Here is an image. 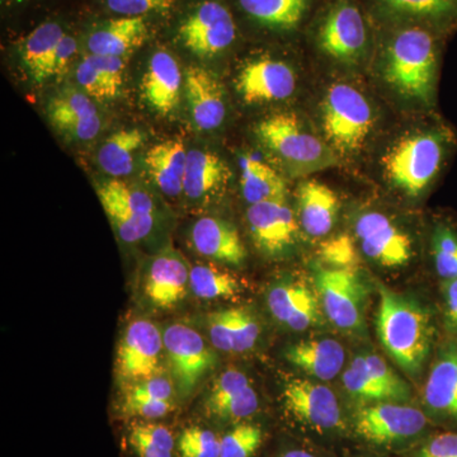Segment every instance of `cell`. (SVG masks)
<instances>
[{
    "label": "cell",
    "mask_w": 457,
    "mask_h": 457,
    "mask_svg": "<svg viewBox=\"0 0 457 457\" xmlns=\"http://www.w3.org/2000/svg\"><path fill=\"white\" fill-rule=\"evenodd\" d=\"M376 332L385 352L408 375L417 378L431 352V312L416 297L378 284Z\"/></svg>",
    "instance_id": "1"
},
{
    "label": "cell",
    "mask_w": 457,
    "mask_h": 457,
    "mask_svg": "<svg viewBox=\"0 0 457 457\" xmlns=\"http://www.w3.org/2000/svg\"><path fill=\"white\" fill-rule=\"evenodd\" d=\"M437 45L422 27L400 29L387 42L383 60L385 82L402 97L429 104L435 96Z\"/></svg>",
    "instance_id": "2"
},
{
    "label": "cell",
    "mask_w": 457,
    "mask_h": 457,
    "mask_svg": "<svg viewBox=\"0 0 457 457\" xmlns=\"http://www.w3.org/2000/svg\"><path fill=\"white\" fill-rule=\"evenodd\" d=\"M254 132L291 177L311 176L338 164L335 149L306 130L296 114H272L258 122Z\"/></svg>",
    "instance_id": "3"
},
{
    "label": "cell",
    "mask_w": 457,
    "mask_h": 457,
    "mask_svg": "<svg viewBox=\"0 0 457 457\" xmlns=\"http://www.w3.org/2000/svg\"><path fill=\"white\" fill-rule=\"evenodd\" d=\"M431 420L422 409L407 403L384 402L357 407L350 420V431L375 449L411 451L429 431Z\"/></svg>",
    "instance_id": "4"
},
{
    "label": "cell",
    "mask_w": 457,
    "mask_h": 457,
    "mask_svg": "<svg viewBox=\"0 0 457 457\" xmlns=\"http://www.w3.org/2000/svg\"><path fill=\"white\" fill-rule=\"evenodd\" d=\"M445 139L438 132H416L403 137L385 154V176L411 197L420 196L441 170Z\"/></svg>",
    "instance_id": "5"
},
{
    "label": "cell",
    "mask_w": 457,
    "mask_h": 457,
    "mask_svg": "<svg viewBox=\"0 0 457 457\" xmlns=\"http://www.w3.org/2000/svg\"><path fill=\"white\" fill-rule=\"evenodd\" d=\"M321 120L328 144L343 154H351L368 140L374 126V111L359 89L336 83L324 97Z\"/></svg>",
    "instance_id": "6"
},
{
    "label": "cell",
    "mask_w": 457,
    "mask_h": 457,
    "mask_svg": "<svg viewBox=\"0 0 457 457\" xmlns=\"http://www.w3.org/2000/svg\"><path fill=\"white\" fill-rule=\"evenodd\" d=\"M315 293L328 320L342 332L365 329L368 282L360 269L319 267L314 275Z\"/></svg>",
    "instance_id": "7"
},
{
    "label": "cell",
    "mask_w": 457,
    "mask_h": 457,
    "mask_svg": "<svg viewBox=\"0 0 457 457\" xmlns=\"http://www.w3.org/2000/svg\"><path fill=\"white\" fill-rule=\"evenodd\" d=\"M285 411L297 425L317 435H341L350 431V420L343 413L335 392L324 385L295 378L282 393Z\"/></svg>",
    "instance_id": "8"
},
{
    "label": "cell",
    "mask_w": 457,
    "mask_h": 457,
    "mask_svg": "<svg viewBox=\"0 0 457 457\" xmlns=\"http://www.w3.org/2000/svg\"><path fill=\"white\" fill-rule=\"evenodd\" d=\"M97 194L104 212L120 239L137 243L149 236L154 227V201L143 189L119 179L98 186Z\"/></svg>",
    "instance_id": "9"
},
{
    "label": "cell",
    "mask_w": 457,
    "mask_h": 457,
    "mask_svg": "<svg viewBox=\"0 0 457 457\" xmlns=\"http://www.w3.org/2000/svg\"><path fill=\"white\" fill-rule=\"evenodd\" d=\"M320 50L342 64L360 62L368 50L365 18L352 0H336L318 27Z\"/></svg>",
    "instance_id": "10"
},
{
    "label": "cell",
    "mask_w": 457,
    "mask_h": 457,
    "mask_svg": "<svg viewBox=\"0 0 457 457\" xmlns=\"http://www.w3.org/2000/svg\"><path fill=\"white\" fill-rule=\"evenodd\" d=\"M236 37L233 14L221 3L212 0L201 3L179 29V38L183 46L200 57L224 53Z\"/></svg>",
    "instance_id": "11"
},
{
    "label": "cell",
    "mask_w": 457,
    "mask_h": 457,
    "mask_svg": "<svg viewBox=\"0 0 457 457\" xmlns=\"http://www.w3.org/2000/svg\"><path fill=\"white\" fill-rule=\"evenodd\" d=\"M163 341L174 381L180 393L187 396L212 369L215 362L212 352L196 329L182 323L168 327L163 332Z\"/></svg>",
    "instance_id": "12"
},
{
    "label": "cell",
    "mask_w": 457,
    "mask_h": 457,
    "mask_svg": "<svg viewBox=\"0 0 457 457\" xmlns=\"http://www.w3.org/2000/svg\"><path fill=\"white\" fill-rule=\"evenodd\" d=\"M163 333L153 321L137 319L123 333L117 350V372L125 383H139L159 375Z\"/></svg>",
    "instance_id": "13"
},
{
    "label": "cell",
    "mask_w": 457,
    "mask_h": 457,
    "mask_svg": "<svg viewBox=\"0 0 457 457\" xmlns=\"http://www.w3.org/2000/svg\"><path fill=\"white\" fill-rule=\"evenodd\" d=\"M354 231L363 254L386 269L405 266L413 255L411 237L384 213H362Z\"/></svg>",
    "instance_id": "14"
},
{
    "label": "cell",
    "mask_w": 457,
    "mask_h": 457,
    "mask_svg": "<svg viewBox=\"0 0 457 457\" xmlns=\"http://www.w3.org/2000/svg\"><path fill=\"white\" fill-rule=\"evenodd\" d=\"M246 221L254 245L263 254L279 257L296 243L299 221L286 200L251 204Z\"/></svg>",
    "instance_id": "15"
},
{
    "label": "cell",
    "mask_w": 457,
    "mask_h": 457,
    "mask_svg": "<svg viewBox=\"0 0 457 457\" xmlns=\"http://www.w3.org/2000/svg\"><path fill=\"white\" fill-rule=\"evenodd\" d=\"M423 404L431 422L457 431V341L446 342L438 350L427 378Z\"/></svg>",
    "instance_id": "16"
},
{
    "label": "cell",
    "mask_w": 457,
    "mask_h": 457,
    "mask_svg": "<svg viewBox=\"0 0 457 457\" xmlns=\"http://www.w3.org/2000/svg\"><path fill=\"white\" fill-rule=\"evenodd\" d=\"M236 87L240 97L248 104L284 101L296 89V74L282 60L261 57L243 66Z\"/></svg>",
    "instance_id": "17"
},
{
    "label": "cell",
    "mask_w": 457,
    "mask_h": 457,
    "mask_svg": "<svg viewBox=\"0 0 457 457\" xmlns=\"http://www.w3.org/2000/svg\"><path fill=\"white\" fill-rule=\"evenodd\" d=\"M260 409V400L245 374L228 369L213 383L204 411L207 416L225 423L245 422Z\"/></svg>",
    "instance_id": "18"
},
{
    "label": "cell",
    "mask_w": 457,
    "mask_h": 457,
    "mask_svg": "<svg viewBox=\"0 0 457 457\" xmlns=\"http://www.w3.org/2000/svg\"><path fill=\"white\" fill-rule=\"evenodd\" d=\"M189 273L191 269L182 255L165 251L149 261L143 276V293L155 308H173L185 299Z\"/></svg>",
    "instance_id": "19"
},
{
    "label": "cell",
    "mask_w": 457,
    "mask_h": 457,
    "mask_svg": "<svg viewBox=\"0 0 457 457\" xmlns=\"http://www.w3.org/2000/svg\"><path fill=\"white\" fill-rule=\"evenodd\" d=\"M47 116L57 131L69 139L89 141L102 129L97 107L89 96L75 89H64L50 99Z\"/></svg>",
    "instance_id": "20"
},
{
    "label": "cell",
    "mask_w": 457,
    "mask_h": 457,
    "mask_svg": "<svg viewBox=\"0 0 457 457\" xmlns=\"http://www.w3.org/2000/svg\"><path fill=\"white\" fill-rule=\"evenodd\" d=\"M267 303L273 318L295 332L314 327L320 319L318 295L303 281L273 286L267 295Z\"/></svg>",
    "instance_id": "21"
},
{
    "label": "cell",
    "mask_w": 457,
    "mask_h": 457,
    "mask_svg": "<svg viewBox=\"0 0 457 457\" xmlns=\"http://www.w3.org/2000/svg\"><path fill=\"white\" fill-rule=\"evenodd\" d=\"M185 90L197 128L204 131L220 128L227 107L224 89L218 78L200 66H189L185 73Z\"/></svg>",
    "instance_id": "22"
},
{
    "label": "cell",
    "mask_w": 457,
    "mask_h": 457,
    "mask_svg": "<svg viewBox=\"0 0 457 457\" xmlns=\"http://www.w3.org/2000/svg\"><path fill=\"white\" fill-rule=\"evenodd\" d=\"M183 82L177 60L167 51H156L141 79V95L155 112L167 116L179 106Z\"/></svg>",
    "instance_id": "23"
},
{
    "label": "cell",
    "mask_w": 457,
    "mask_h": 457,
    "mask_svg": "<svg viewBox=\"0 0 457 457\" xmlns=\"http://www.w3.org/2000/svg\"><path fill=\"white\" fill-rule=\"evenodd\" d=\"M191 242L198 254L221 263L240 266L246 258V249L237 228L222 219H198L192 227Z\"/></svg>",
    "instance_id": "24"
},
{
    "label": "cell",
    "mask_w": 457,
    "mask_h": 457,
    "mask_svg": "<svg viewBox=\"0 0 457 457\" xmlns=\"http://www.w3.org/2000/svg\"><path fill=\"white\" fill-rule=\"evenodd\" d=\"M297 221L312 237L328 236L335 228L339 200L336 192L318 180L303 182L296 191Z\"/></svg>",
    "instance_id": "25"
},
{
    "label": "cell",
    "mask_w": 457,
    "mask_h": 457,
    "mask_svg": "<svg viewBox=\"0 0 457 457\" xmlns=\"http://www.w3.org/2000/svg\"><path fill=\"white\" fill-rule=\"evenodd\" d=\"M209 335L213 347L230 353L252 350L261 335V327L248 308H230L209 315Z\"/></svg>",
    "instance_id": "26"
},
{
    "label": "cell",
    "mask_w": 457,
    "mask_h": 457,
    "mask_svg": "<svg viewBox=\"0 0 457 457\" xmlns=\"http://www.w3.org/2000/svg\"><path fill=\"white\" fill-rule=\"evenodd\" d=\"M286 359L305 374L321 381L335 378L345 366V351L336 339H303L285 352Z\"/></svg>",
    "instance_id": "27"
},
{
    "label": "cell",
    "mask_w": 457,
    "mask_h": 457,
    "mask_svg": "<svg viewBox=\"0 0 457 457\" xmlns=\"http://www.w3.org/2000/svg\"><path fill=\"white\" fill-rule=\"evenodd\" d=\"M188 152L180 139L162 141L146 153L145 167L156 187L170 197L183 195Z\"/></svg>",
    "instance_id": "28"
},
{
    "label": "cell",
    "mask_w": 457,
    "mask_h": 457,
    "mask_svg": "<svg viewBox=\"0 0 457 457\" xmlns=\"http://www.w3.org/2000/svg\"><path fill=\"white\" fill-rule=\"evenodd\" d=\"M147 38L143 17H121L108 21L90 33L88 50L97 55L128 57Z\"/></svg>",
    "instance_id": "29"
},
{
    "label": "cell",
    "mask_w": 457,
    "mask_h": 457,
    "mask_svg": "<svg viewBox=\"0 0 457 457\" xmlns=\"http://www.w3.org/2000/svg\"><path fill=\"white\" fill-rule=\"evenodd\" d=\"M228 170L224 162L212 152H188L183 195L198 201L209 197L227 182Z\"/></svg>",
    "instance_id": "30"
},
{
    "label": "cell",
    "mask_w": 457,
    "mask_h": 457,
    "mask_svg": "<svg viewBox=\"0 0 457 457\" xmlns=\"http://www.w3.org/2000/svg\"><path fill=\"white\" fill-rule=\"evenodd\" d=\"M242 167L243 197L251 204L270 203V201L286 200L287 186L285 179L264 162L253 156H243L240 161Z\"/></svg>",
    "instance_id": "31"
},
{
    "label": "cell",
    "mask_w": 457,
    "mask_h": 457,
    "mask_svg": "<svg viewBox=\"0 0 457 457\" xmlns=\"http://www.w3.org/2000/svg\"><path fill=\"white\" fill-rule=\"evenodd\" d=\"M389 16L437 27L457 22V0H374Z\"/></svg>",
    "instance_id": "32"
},
{
    "label": "cell",
    "mask_w": 457,
    "mask_h": 457,
    "mask_svg": "<svg viewBox=\"0 0 457 457\" xmlns=\"http://www.w3.org/2000/svg\"><path fill=\"white\" fill-rule=\"evenodd\" d=\"M239 4L260 25L290 31L302 22L312 0H239Z\"/></svg>",
    "instance_id": "33"
},
{
    "label": "cell",
    "mask_w": 457,
    "mask_h": 457,
    "mask_svg": "<svg viewBox=\"0 0 457 457\" xmlns=\"http://www.w3.org/2000/svg\"><path fill=\"white\" fill-rule=\"evenodd\" d=\"M144 144L143 132L126 129L111 135L99 147L97 161L101 170L113 179L129 176L134 168L135 155Z\"/></svg>",
    "instance_id": "34"
},
{
    "label": "cell",
    "mask_w": 457,
    "mask_h": 457,
    "mask_svg": "<svg viewBox=\"0 0 457 457\" xmlns=\"http://www.w3.org/2000/svg\"><path fill=\"white\" fill-rule=\"evenodd\" d=\"M65 33L55 22L42 23L36 27L22 46V62L36 83L47 80V69L60 41Z\"/></svg>",
    "instance_id": "35"
},
{
    "label": "cell",
    "mask_w": 457,
    "mask_h": 457,
    "mask_svg": "<svg viewBox=\"0 0 457 457\" xmlns=\"http://www.w3.org/2000/svg\"><path fill=\"white\" fill-rule=\"evenodd\" d=\"M189 288L198 299H228L242 291V285L227 270L197 264L189 273Z\"/></svg>",
    "instance_id": "36"
},
{
    "label": "cell",
    "mask_w": 457,
    "mask_h": 457,
    "mask_svg": "<svg viewBox=\"0 0 457 457\" xmlns=\"http://www.w3.org/2000/svg\"><path fill=\"white\" fill-rule=\"evenodd\" d=\"M129 444L137 457H173V433L167 426L137 422L129 431Z\"/></svg>",
    "instance_id": "37"
},
{
    "label": "cell",
    "mask_w": 457,
    "mask_h": 457,
    "mask_svg": "<svg viewBox=\"0 0 457 457\" xmlns=\"http://www.w3.org/2000/svg\"><path fill=\"white\" fill-rule=\"evenodd\" d=\"M343 384L348 396L356 403L357 407L389 402L386 393L370 372L363 354L352 361L350 368L345 370Z\"/></svg>",
    "instance_id": "38"
},
{
    "label": "cell",
    "mask_w": 457,
    "mask_h": 457,
    "mask_svg": "<svg viewBox=\"0 0 457 457\" xmlns=\"http://www.w3.org/2000/svg\"><path fill=\"white\" fill-rule=\"evenodd\" d=\"M263 440L261 426L251 422L237 423L220 437V457H253Z\"/></svg>",
    "instance_id": "39"
},
{
    "label": "cell",
    "mask_w": 457,
    "mask_h": 457,
    "mask_svg": "<svg viewBox=\"0 0 457 457\" xmlns=\"http://www.w3.org/2000/svg\"><path fill=\"white\" fill-rule=\"evenodd\" d=\"M321 263L328 269H360V255L352 237L341 234L329 237L318 248Z\"/></svg>",
    "instance_id": "40"
},
{
    "label": "cell",
    "mask_w": 457,
    "mask_h": 457,
    "mask_svg": "<svg viewBox=\"0 0 457 457\" xmlns=\"http://www.w3.org/2000/svg\"><path fill=\"white\" fill-rule=\"evenodd\" d=\"M432 243L438 276L444 281L457 278V234L447 227L437 228Z\"/></svg>",
    "instance_id": "41"
},
{
    "label": "cell",
    "mask_w": 457,
    "mask_h": 457,
    "mask_svg": "<svg viewBox=\"0 0 457 457\" xmlns=\"http://www.w3.org/2000/svg\"><path fill=\"white\" fill-rule=\"evenodd\" d=\"M371 375L386 393L389 402L407 403L411 396L409 385L403 380L394 370L390 369L386 361L376 353L363 354Z\"/></svg>",
    "instance_id": "42"
},
{
    "label": "cell",
    "mask_w": 457,
    "mask_h": 457,
    "mask_svg": "<svg viewBox=\"0 0 457 457\" xmlns=\"http://www.w3.org/2000/svg\"><path fill=\"white\" fill-rule=\"evenodd\" d=\"M180 457H220V438L203 427H188L180 433Z\"/></svg>",
    "instance_id": "43"
},
{
    "label": "cell",
    "mask_w": 457,
    "mask_h": 457,
    "mask_svg": "<svg viewBox=\"0 0 457 457\" xmlns=\"http://www.w3.org/2000/svg\"><path fill=\"white\" fill-rule=\"evenodd\" d=\"M408 457H457V431L432 432Z\"/></svg>",
    "instance_id": "44"
},
{
    "label": "cell",
    "mask_w": 457,
    "mask_h": 457,
    "mask_svg": "<svg viewBox=\"0 0 457 457\" xmlns=\"http://www.w3.org/2000/svg\"><path fill=\"white\" fill-rule=\"evenodd\" d=\"M84 57L95 66L96 71L101 74L104 82L110 87L114 97H117L121 92L128 57L97 55V54L90 53Z\"/></svg>",
    "instance_id": "45"
},
{
    "label": "cell",
    "mask_w": 457,
    "mask_h": 457,
    "mask_svg": "<svg viewBox=\"0 0 457 457\" xmlns=\"http://www.w3.org/2000/svg\"><path fill=\"white\" fill-rule=\"evenodd\" d=\"M123 400H173V384L162 375L131 385Z\"/></svg>",
    "instance_id": "46"
},
{
    "label": "cell",
    "mask_w": 457,
    "mask_h": 457,
    "mask_svg": "<svg viewBox=\"0 0 457 457\" xmlns=\"http://www.w3.org/2000/svg\"><path fill=\"white\" fill-rule=\"evenodd\" d=\"M77 82L90 98L98 99V101L116 98L113 93L111 92L110 87L104 82V78L86 57H83L82 62L78 65Z\"/></svg>",
    "instance_id": "47"
},
{
    "label": "cell",
    "mask_w": 457,
    "mask_h": 457,
    "mask_svg": "<svg viewBox=\"0 0 457 457\" xmlns=\"http://www.w3.org/2000/svg\"><path fill=\"white\" fill-rule=\"evenodd\" d=\"M107 7L123 17H141L152 12L167 11L174 0H107Z\"/></svg>",
    "instance_id": "48"
},
{
    "label": "cell",
    "mask_w": 457,
    "mask_h": 457,
    "mask_svg": "<svg viewBox=\"0 0 457 457\" xmlns=\"http://www.w3.org/2000/svg\"><path fill=\"white\" fill-rule=\"evenodd\" d=\"M170 400H123L122 411L125 416L158 420L173 411Z\"/></svg>",
    "instance_id": "49"
},
{
    "label": "cell",
    "mask_w": 457,
    "mask_h": 457,
    "mask_svg": "<svg viewBox=\"0 0 457 457\" xmlns=\"http://www.w3.org/2000/svg\"><path fill=\"white\" fill-rule=\"evenodd\" d=\"M77 40L71 35H65L60 41L51 59L49 69H47V79L53 77H59L68 71L69 66L73 62L77 54Z\"/></svg>",
    "instance_id": "50"
},
{
    "label": "cell",
    "mask_w": 457,
    "mask_h": 457,
    "mask_svg": "<svg viewBox=\"0 0 457 457\" xmlns=\"http://www.w3.org/2000/svg\"><path fill=\"white\" fill-rule=\"evenodd\" d=\"M444 299L447 320L457 330V278L444 281Z\"/></svg>",
    "instance_id": "51"
},
{
    "label": "cell",
    "mask_w": 457,
    "mask_h": 457,
    "mask_svg": "<svg viewBox=\"0 0 457 457\" xmlns=\"http://www.w3.org/2000/svg\"><path fill=\"white\" fill-rule=\"evenodd\" d=\"M276 457H326L319 453L318 451L308 449V447L295 446L288 447Z\"/></svg>",
    "instance_id": "52"
},
{
    "label": "cell",
    "mask_w": 457,
    "mask_h": 457,
    "mask_svg": "<svg viewBox=\"0 0 457 457\" xmlns=\"http://www.w3.org/2000/svg\"><path fill=\"white\" fill-rule=\"evenodd\" d=\"M3 2H8V0H3Z\"/></svg>",
    "instance_id": "53"
}]
</instances>
